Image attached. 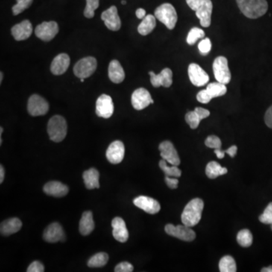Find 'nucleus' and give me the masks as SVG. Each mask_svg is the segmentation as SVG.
<instances>
[{
	"mask_svg": "<svg viewBox=\"0 0 272 272\" xmlns=\"http://www.w3.org/2000/svg\"><path fill=\"white\" fill-rule=\"evenodd\" d=\"M204 203L200 198L191 200L184 209L182 214V222L185 226L194 227L201 220Z\"/></svg>",
	"mask_w": 272,
	"mask_h": 272,
	"instance_id": "nucleus-1",
	"label": "nucleus"
},
{
	"mask_svg": "<svg viewBox=\"0 0 272 272\" xmlns=\"http://www.w3.org/2000/svg\"><path fill=\"white\" fill-rule=\"evenodd\" d=\"M238 7L247 18L256 19L263 16L268 11L266 0H236Z\"/></svg>",
	"mask_w": 272,
	"mask_h": 272,
	"instance_id": "nucleus-2",
	"label": "nucleus"
},
{
	"mask_svg": "<svg viewBox=\"0 0 272 272\" xmlns=\"http://www.w3.org/2000/svg\"><path fill=\"white\" fill-rule=\"evenodd\" d=\"M47 132L50 140L54 142H61L65 139L68 133V125L63 117L56 115L49 120Z\"/></svg>",
	"mask_w": 272,
	"mask_h": 272,
	"instance_id": "nucleus-3",
	"label": "nucleus"
},
{
	"mask_svg": "<svg viewBox=\"0 0 272 272\" xmlns=\"http://www.w3.org/2000/svg\"><path fill=\"white\" fill-rule=\"evenodd\" d=\"M156 19L162 22L169 30H173L177 23L178 15L176 9L170 3H164L156 8L154 12Z\"/></svg>",
	"mask_w": 272,
	"mask_h": 272,
	"instance_id": "nucleus-4",
	"label": "nucleus"
},
{
	"mask_svg": "<svg viewBox=\"0 0 272 272\" xmlns=\"http://www.w3.org/2000/svg\"><path fill=\"white\" fill-rule=\"evenodd\" d=\"M214 77L220 83L229 84L232 80V74L229 68V62L224 56H219L212 65Z\"/></svg>",
	"mask_w": 272,
	"mask_h": 272,
	"instance_id": "nucleus-5",
	"label": "nucleus"
},
{
	"mask_svg": "<svg viewBox=\"0 0 272 272\" xmlns=\"http://www.w3.org/2000/svg\"><path fill=\"white\" fill-rule=\"evenodd\" d=\"M97 68V61L95 58H83L80 59L74 68V73L78 78H88L95 73Z\"/></svg>",
	"mask_w": 272,
	"mask_h": 272,
	"instance_id": "nucleus-6",
	"label": "nucleus"
},
{
	"mask_svg": "<svg viewBox=\"0 0 272 272\" xmlns=\"http://www.w3.org/2000/svg\"><path fill=\"white\" fill-rule=\"evenodd\" d=\"M165 232L167 235L174 237L178 239L182 240L184 241H192L195 239L196 234L191 227L185 226H173V224H168L165 226Z\"/></svg>",
	"mask_w": 272,
	"mask_h": 272,
	"instance_id": "nucleus-7",
	"label": "nucleus"
},
{
	"mask_svg": "<svg viewBox=\"0 0 272 272\" xmlns=\"http://www.w3.org/2000/svg\"><path fill=\"white\" fill-rule=\"evenodd\" d=\"M49 105L46 100L38 95L30 97L27 103V111L31 116H42L48 113Z\"/></svg>",
	"mask_w": 272,
	"mask_h": 272,
	"instance_id": "nucleus-8",
	"label": "nucleus"
},
{
	"mask_svg": "<svg viewBox=\"0 0 272 272\" xmlns=\"http://www.w3.org/2000/svg\"><path fill=\"white\" fill-rule=\"evenodd\" d=\"M59 25L56 21L42 22L35 29V34L39 39L45 42H48L54 39L59 33Z\"/></svg>",
	"mask_w": 272,
	"mask_h": 272,
	"instance_id": "nucleus-9",
	"label": "nucleus"
},
{
	"mask_svg": "<svg viewBox=\"0 0 272 272\" xmlns=\"http://www.w3.org/2000/svg\"><path fill=\"white\" fill-rule=\"evenodd\" d=\"M188 73L190 80L194 86L201 87L209 82V75L197 64L191 63L188 66Z\"/></svg>",
	"mask_w": 272,
	"mask_h": 272,
	"instance_id": "nucleus-10",
	"label": "nucleus"
},
{
	"mask_svg": "<svg viewBox=\"0 0 272 272\" xmlns=\"http://www.w3.org/2000/svg\"><path fill=\"white\" fill-rule=\"evenodd\" d=\"M131 101L133 107L137 111L143 110L153 103L150 92L144 88H139L134 91L132 95Z\"/></svg>",
	"mask_w": 272,
	"mask_h": 272,
	"instance_id": "nucleus-11",
	"label": "nucleus"
},
{
	"mask_svg": "<svg viewBox=\"0 0 272 272\" xmlns=\"http://www.w3.org/2000/svg\"><path fill=\"white\" fill-rule=\"evenodd\" d=\"M114 103L112 97L103 94L96 101L95 112L99 118L108 119L114 114Z\"/></svg>",
	"mask_w": 272,
	"mask_h": 272,
	"instance_id": "nucleus-12",
	"label": "nucleus"
},
{
	"mask_svg": "<svg viewBox=\"0 0 272 272\" xmlns=\"http://www.w3.org/2000/svg\"><path fill=\"white\" fill-rule=\"evenodd\" d=\"M159 150L162 159H165L171 165L179 166L181 164L180 158L177 150L175 148L173 143L170 141H164L159 144Z\"/></svg>",
	"mask_w": 272,
	"mask_h": 272,
	"instance_id": "nucleus-13",
	"label": "nucleus"
},
{
	"mask_svg": "<svg viewBox=\"0 0 272 272\" xmlns=\"http://www.w3.org/2000/svg\"><path fill=\"white\" fill-rule=\"evenodd\" d=\"M101 20L106 27L112 31H118L121 27V21L118 15V9L113 6L101 14Z\"/></svg>",
	"mask_w": 272,
	"mask_h": 272,
	"instance_id": "nucleus-14",
	"label": "nucleus"
},
{
	"mask_svg": "<svg viewBox=\"0 0 272 272\" xmlns=\"http://www.w3.org/2000/svg\"><path fill=\"white\" fill-rule=\"evenodd\" d=\"M125 156V146L121 141H115L109 145L106 151V157L109 162L118 164L122 162Z\"/></svg>",
	"mask_w": 272,
	"mask_h": 272,
	"instance_id": "nucleus-15",
	"label": "nucleus"
},
{
	"mask_svg": "<svg viewBox=\"0 0 272 272\" xmlns=\"http://www.w3.org/2000/svg\"><path fill=\"white\" fill-rule=\"evenodd\" d=\"M150 83L153 87L159 86L169 88L173 84V71L170 68H165L159 74H155L153 71H150Z\"/></svg>",
	"mask_w": 272,
	"mask_h": 272,
	"instance_id": "nucleus-16",
	"label": "nucleus"
},
{
	"mask_svg": "<svg viewBox=\"0 0 272 272\" xmlns=\"http://www.w3.org/2000/svg\"><path fill=\"white\" fill-rule=\"evenodd\" d=\"M133 203L137 207L151 215L157 213L160 210V205L158 201L147 196H139L136 197L133 200Z\"/></svg>",
	"mask_w": 272,
	"mask_h": 272,
	"instance_id": "nucleus-17",
	"label": "nucleus"
},
{
	"mask_svg": "<svg viewBox=\"0 0 272 272\" xmlns=\"http://www.w3.org/2000/svg\"><path fill=\"white\" fill-rule=\"evenodd\" d=\"M43 239L48 243L65 241V234L62 226L58 223H51L44 231Z\"/></svg>",
	"mask_w": 272,
	"mask_h": 272,
	"instance_id": "nucleus-18",
	"label": "nucleus"
},
{
	"mask_svg": "<svg viewBox=\"0 0 272 272\" xmlns=\"http://www.w3.org/2000/svg\"><path fill=\"white\" fill-rule=\"evenodd\" d=\"M33 33V27L28 20L16 24L12 28V34L15 40L22 41L28 39Z\"/></svg>",
	"mask_w": 272,
	"mask_h": 272,
	"instance_id": "nucleus-19",
	"label": "nucleus"
},
{
	"mask_svg": "<svg viewBox=\"0 0 272 272\" xmlns=\"http://www.w3.org/2000/svg\"><path fill=\"white\" fill-rule=\"evenodd\" d=\"M112 226L114 238L119 242H127L129 239V232L125 221L121 217H116L112 220Z\"/></svg>",
	"mask_w": 272,
	"mask_h": 272,
	"instance_id": "nucleus-20",
	"label": "nucleus"
},
{
	"mask_svg": "<svg viewBox=\"0 0 272 272\" xmlns=\"http://www.w3.org/2000/svg\"><path fill=\"white\" fill-rule=\"evenodd\" d=\"M70 63H71V59L68 55L65 53L59 55L53 59L51 62V72L54 75H62L68 71Z\"/></svg>",
	"mask_w": 272,
	"mask_h": 272,
	"instance_id": "nucleus-21",
	"label": "nucleus"
},
{
	"mask_svg": "<svg viewBox=\"0 0 272 272\" xmlns=\"http://www.w3.org/2000/svg\"><path fill=\"white\" fill-rule=\"evenodd\" d=\"M43 191L47 195L51 197H62L69 192V188L62 182L52 181L44 185Z\"/></svg>",
	"mask_w": 272,
	"mask_h": 272,
	"instance_id": "nucleus-22",
	"label": "nucleus"
},
{
	"mask_svg": "<svg viewBox=\"0 0 272 272\" xmlns=\"http://www.w3.org/2000/svg\"><path fill=\"white\" fill-rule=\"evenodd\" d=\"M212 3L211 0H205L203 4L196 11V16L200 19V25L208 27L211 24V16L212 12Z\"/></svg>",
	"mask_w": 272,
	"mask_h": 272,
	"instance_id": "nucleus-23",
	"label": "nucleus"
},
{
	"mask_svg": "<svg viewBox=\"0 0 272 272\" xmlns=\"http://www.w3.org/2000/svg\"><path fill=\"white\" fill-rule=\"evenodd\" d=\"M108 76L111 81L115 83H121L125 79V72L124 68L118 61L111 62L108 68Z\"/></svg>",
	"mask_w": 272,
	"mask_h": 272,
	"instance_id": "nucleus-24",
	"label": "nucleus"
},
{
	"mask_svg": "<svg viewBox=\"0 0 272 272\" xmlns=\"http://www.w3.org/2000/svg\"><path fill=\"white\" fill-rule=\"evenodd\" d=\"M22 227V223L18 218H11L9 220H5L1 223L0 226V232L2 235L4 236H9L17 233Z\"/></svg>",
	"mask_w": 272,
	"mask_h": 272,
	"instance_id": "nucleus-25",
	"label": "nucleus"
},
{
	"mask_svg": "<svg viewBox=\"0 0 272 272\" xmlns=\"http://www.w3.org/2000/svg\"><path fill=\"white\" fill-rule=\"evenodd\" d=\"M95 229L93 215L91 211L83 212L80 222V232L82 235H90Z\"/></svg>",
	"mask_w": 272,
	"mask_h": 272,
	"instance_id": "nucleus-26",
	"label": "nucleus"
},
{
	"mask_svg": "<svg viewBox=\"0 0 272 272\" xmlns=\"http://www.w3.org/2000/svg\"><path fill=\"white\" fill-rule=\"evenodd\" d=\"M99 173L95 168H91L83 173V180L86 188L89 190L99 188Z\"/></svg>",
	"mask_w": 272,
	"mask_h": 272,
	"instance_id": "nucleus-27",
	"label": "nucleus"
},
{
	"mask_svg": "<svg viewBox=\"0 0 272 272\" xmlns=\"http://www.w3.org/2000/svg\"><path fill=\"white\" fill-rule=\"evenodd\" d=\"M156 27V17L152 15H146L138 25V31L142 36H147L153 31Z\"/></svg>",
	"mask_w": 272,
	"mask_h": 272,
	"instance_id": "nucleus-28",
	"label": "nucleus"
},
{
	"mask_svg": "<svg viewBox=\"0 0 272 272\" xmlns=\"http://www.w3.org/2000/svg\"><path fill=\"white\" fill-rule=\"evenodd\" d=\"M227 173V169L222 167L221 165L215 161L209 162L206 167V174L209 179H216L219 176L226 175Z\"/></svg>",
	"mask_w": 272,
	"mask_h": 272,
	"instance_id": "nucleus-29",
	"label": "nucleus"
},
{
	"mask_svg": "<svg viewBox=\"0 0 272 272\" xmlns=\"http://www.w3.org/2000/svg\"><path fill=\"white\" fill-rule=\"evenodd\" d=\"M211 98H217V97L223 96L227 92V87L224 83L215 82V83H209L206 88Z\"/></svg>",
	"mask_w": 272,
	"mask_h": 272,
	"instance_id": "nucleus-30",
	"label": "nucleus"
},
{
	"mask_svg": "<svg viewBox=\"0 0 272 272\" xmlns=\"http://www.w3.org/2000/svg\"><path fill=\"white\" fill-rule=\"evenodd\" d=\"M108 255L106 253H98L94 255L88 261V266L90 268H101L104 266L108 262Z\"/></svg>",
	"mask_w": 272,
	"mask_h": 272,
	"instance_id": "nucleus-31",
	"label": "nucleus"
},
{
	"mask_svg": "<svg viewBox=\"0 0 272 272\" xmlns=\"http://www.w3.org/2000/svg\"><path fill=\"white\" fill-rule=\"evenodd\" d=\"M220 271L221 272H236L237 265L235 259L230 256H226L220 259Z\"/></svg>",
	"mask_w": 272,
	"mask_h": 272,
	"instance_id": "nucleus-32",
	"label": "nucleus"
},
{
	"mask_svg": "<svg viewBox=\"0 0 272 272\" xmlns=\"http://www.w3.org/2000/svg\"><path fill=\"white\" fill-rule=\"evenodd\" d=\"M159 168L162 170L166 176L170 177L179 178L182 176V171L178 168V166L172 165L171 167L167 165V162L162 159L159 162Z\"/></svg>",
	"mask_w": 272,
	"mask_h": 272,
	"instance_id": "nucleus-33",
	"label": "nucleus"
},
{
	"mask_svg": "<svg viewBox=\"0 0 272 272\" xmlns=\"http://www.w3.org/2000/svg\"><path fill=\"white\" fill-rule=\"evenodd\" d=\"M237 241L241 247H250L253 244V235L248 229H243L238 232Z\"/></svg>",
	"mask_w": 272,
	"mask_h": 272,
	"instance_id": "nucleus-34",
	"label": "nucleus"
},
{
	"mask_svg": "<svg viewBox=\"0 0 272 272\" xmlns=\"http://www.w3.org/2000/svg\"><path fill=\"white\" fill-rule=\"evenodd\" d=\"M204 36L205 33L202 29L194 27L188 33V36H187V42H188V45H194L198 39H201Z\"/></svg>",
	"mask_w": 272,
	"mask_h": 272,
	"instance_id": "nucleus-35",
	"label": "nucleus"
},
{
	"mask_svg": "<svg viewBox=\"0 0 272 272\" xmlns=\"http://www.w3.org/2000/svg\"><path fill=\"white\" fill-rule=\"evenodd\" d=\"M185 118L187 124L189 125V127L192 130L197 129L199 127V125H200V121H201L197 114L196 113L195 111L188 112L186 115H185Z\"/></svg>",
	"mask_w": 272,
	"mask_h": 272,
	"instance_id": "nucleus-36",
	"label": "nucleus"
},
{
	"mask_svg": "<svg viewBox=\"0 0 272 272\" xmlns=\"http://www.w3.org/2000/svg\"><path fill=\"white\" fill-rule=\"evenodd\" d=\"M99 6V0H86L84 15L86 18H92L95 15V11Z\"/></svg>",
	"mask_w": 272,
	"mask_h": 272,
	"instance_id": "nucleus-37",
	"label": "nucleus"
},
{
	"mask_svg": "<svg viewBox=\"0 0 272 272\" xmlns=\"http://www.w3.org/2000/svg\"><path fill=\"white\" fill-rule=\"evenodd\" d=\"M33 0H17V4L12 7V12L14 15H18L28 9Z\"/></svg>",
	"mask_w": 272,
	"mask_h": 272,
	"instance_id": "nucleus-38",
	"label": "nucleus"
},
{
	"mask_svg": "<svg viewBox=\"0 0 272 272\" xmlns=\"http://www.w3.org/2000/svg\"><path fill=\"white\" fill-rule=\"evenodd\" d=\"M259 221L265 225H272V202L267 206L263 213L259 216Z\"/></svg>",
	"mask_w": 272,
	"mask_h": 272,
	"instance_id": "nucleus-39",
	"label": "nucleus"
},
{
	"mask_svg": "<svg viewBox=\"0 0 272 272\" xmlns=\"http://www.w3.org/2000/svg\"><path fill=\"white\" fill-rule=\"evenodd\" d=\"M205 144L209 148L221 149L222 141L218 136H209L205 140Z\"/></svg>",
	"mask_w": 272,
	"mask_h": 272,
	"instance_id": "nucleus-40",
	"label": "nucleus"
},
{
	"mask_svg": "<svg viewBox=\"0 0 272 272\" xmlns=\"http://www.w3.org/2000/svg\"><path fill=\"white\" fill-rule=\"evenodd\" d=\"M212 48V43L209 38H205L200 41L198 44L199 51L203 55H207L210 51Z\"/></svg>",
	"mask_w": 272,
	"mask_h": 272,
	"instance_id": "nucleus-41",
	"label": "nucleus"
},
{
	"mask_svg": "<svg viewBox=\"0 0 272 272\" xmlns=\"http://www.w3.org/2000/svg\"><path fill=\"white\" fill-rule=\"evenodd\" d=\"M210 95L208 93L206 89H203V90L200 91L197 95V100L199 102L202 103V104H207L209 101L212 100Z\"/></svg>",
	"mask_w": 272,
	"mask_h": 272,
	"instance_id": "nucleus-42",
	"label": "nucleus"
},
{
	"mask_svg": "<svg viewBox=\"0 0 272 272\" xmlns=\"http://www.w3.org/2000/svg\"><path fill=\"white\" fill-rule=\"evenodd\" d=\"M133 265L130 262H123L118 264L116 267H115V272H132L133 271Z\"/></svg>",
	"mask_w": 272,
	"mask_h": 272,
	"instance_id": "nucleus-43",
	"label": "nucleus"
},
{
	"mask_svg": "<svg viewBox=\"0 0 272 272\" xmlns=\"http://www.w3.org/2000/svg\"><path fill=\"white\" fill-rule=\"evenodd\" d=\"M44 271H45V268L39 261H34L32 262L27 269V272H43Z\"/></svg>",
	"mask_w": 272,
	"mask_h": 272,
	"instance_id": "nucleus-44",
	"label": "nucleus"
},
{
	"mask_svg": "<svg viewBox=\"0 0 272 272\" xmlns=\"http://www.w3.org/2000/svg\"><path fill=\"white\" fill-rule=\"evenodd\" d=\"M165 182L167 186L171 189H176L179 185V180L176 177H170V176H166Z\"/></svg>",
	"mask_w": 272,
	"mask_h": 272,
	"instance_id": "nucleus-45",
	"label": "nucleus"
},
{
	"mask_svg": "<svg viewBox=\"0 0 272 272\" xmlns=\"http://www.w3.org/2000/svg\"><path fill=\"white\" fill-rule=\"evenodd\" d=\"M205 0H186L188 6L195 12L203 4Z\"/></svg>",
	"mask_w": 272,
	"mask_h": 272,
	"instance_id": "nucleus-46",
	"label": "nucleus"
},
{
	"mask_svg": "<svg viewBox=\"0 0 272 272\" xmlns=\"http://www.w3.org/2000/svg\"><path fill=\"white\" fill-rule=\"evenodd\" d=\"M194 111H195L196 113L197 114V115H198L199 118H200L201 121L202 120L206 119V118H207L210 115L209 111L203 108V107H196Z\"/></svg>",
	"mask_w": 272,
	"mask_h": 272,
	"instance_id": "nucleus-47",
	"label": "nucleus"
},
{
	"mask_svg": "<svg viewBox=\"0 0 272 272\" xmlns=\"http://www.w3.org/2000/svg\"><path fill=\"white\" fill-rule=\"evenodd\" d=\"M265 122L267 127L272 129V106L267 110L265 115Z\"/></svg>",
	"mask_w": 272,
	"mask_h": 272,
	"instance_id": "nucleus-48",
	"label": "nucleus"
},
{
	"mask_svg": "<svg viewBox=\"0 0 272 272\" xmlns=\"http://www.w3.org/2000/svg\"><path fill=\"white\" fill-rule=\"evenodd\" d=\"M225 151H226V153H227L231 157H235L237 151H238V147H237L236 145L232 146V147H229V149L225 150Z\"/></svg>",
	"mask_w": 272,
	"mask_h": 272,
	"instance_id": "nucleus-49",
	"label": "nucleus"
},
{
	"mask_svg": "<svg viewBox=\"0 0 272 272\" xmlns=\"http://www.w3.org/2000/svg\"><path fill=\"white\" fill-rule=\"evenodd\" d=\"M136 15L137 18H139V19H143V18H144V17L146 16L145 10L143 9H137L136 12Z\"/></svg>",
	"mask_w": 272,
	"mask_h": 272,
	"instance_id": "nucleus-50",
	"label": "nucleus"
},
{
	"mask_svg": "<svg viewBox=\"0 0 272 272\" xmlns=\"http://www.w3.org/2000/svg\"><path fill=\"white\" fill-rule=\"evenodd\" d=\"M214 153L216 154L217 157L219 159H223V158L225 157V155H226V151L222 150V149H215Z\"/></svg>",
	"mask_w": 272,
	"mask_h": 272,
	"instance_id": "nucleus-51",
	"label": "nucleus"
},
{
	"mask_svg": "<svg viewBox=\"0 0 272 272\" xmlns=\"http://www.w3.org/2000/svg\"><path fill=\"white\" fill-rule=\"evenodd\" d=\"M5 170L3 166H0V183H3L4 181Z\"/></svg>",
	"mask_w": 272,
	"mask_h": 272,
	"instance_id": "nucleus-52",
	"label": "nucleus"
},
{
	"mask_svg": "<svg viewBox=\"0 0 272 272\" xmlns=\"http://www.w3.org/2000/svg\"><path fill=\"white\" fill-rule=\"evenodd\" d=\"M262 272H272V265L269 267H267V268H263L261 270Z\"/></svg>",
	"mask_w": 272,
	"mask_h": 272,
	"instance_id": "nucleus-53",
	"label": "nucleus"
},
{
	"mask_svg": "<svg viewBox=\"0 0 272 272\" xmlns=\"http://www.w3.org/2000/svg\"><path fill=\"white\" fill-rule=\"evenodd\" d=\"M3 74L1 72V74H0V83H2V82H3Z\"/></svg>",
	"mask_w": 272,
	"mask_h": 272,
	"instance_id": "nucleus-54",
	"label": "nucleus"
},
{
	"mask_svg": "<svg viewBox=\"0 0 272 272\" xmlns=\"http://www.w3.org/2000/svg\"><path fill=\"white\" fill-rule=\"evenodd\" d=\"M80 81H81V83H84V81H85L84 78L80 79Z\"/></svg>",
	"mask_w": 272,
	"mask_h": 272,
	"instance_id": "nucleus-55",
	"label": "nucleus"
},
{
	"mask_svg": "<svg viewBox=\"0 0 272 272\" xmlns=\"http://www.w3.org/2000/svg\"><path fill=\"white\" fill-rule=\"evenodd\" d=\"M122 4H123V5H126V4H127V2H126V1H122Z\"/></svg>",
	"mask_w": 272,
	"mask_h": 272,
	"instance_id": "nucleus-56",
	"label": "nucleus"
},
{
	"mask_svg": "<svg viewBox=\"0 0 272 272\" xmlns=\"http://www.w3.org/2000/svg\"><path fill=\"white\" fill-rule=\"evenodd\" d=\"M271 230H272V225H271Z\"/></svg>",
	"mask_w": 272,
	"mask_h": 272,
	"instance_id": "nucleus-57",
	"label": "nucleus"
}]
</instances>
